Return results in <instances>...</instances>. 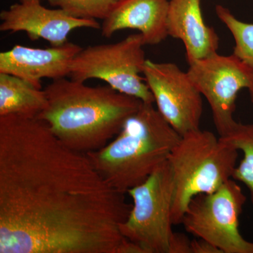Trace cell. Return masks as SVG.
I'll return each mask as SVG.
<instances>
[{"instance_id": "3", "label": "cell", "mask_w": 253, "mask_h": 253, "mask_svg": "<svg viewBox=\"0 0 253 253\" xmlns=\"http://www.w3.org/2000/svg\"><path fill=\"white\" fill-rule=\"evenodd\" d=\"M154 104L143 102L109 144L86 154L103 179L123 194L146 181L180 139Z\"/></svg>"}, {"instance_id": "16", "label": "cell", "mask_w": 253, "mask_h": 253, "mask_svg": "<svg viewBox=\"0 0 253 253\" xmlns=\"http://www.w3.org/2000/svg\"><path fill=\"white\" fill-rule=\"evenodd\" d=\"M216 14L231 32L235 46L234 54L253 70V23H244L237 19L230 10L217 5Z\"/></svg>"}, {"instance_id": "14", "label": "cell", "mask_w": 253, "mask_h": 253, "mask_svg": "<svg viewBox=\"0 0 253 253\" xmlns=\"http://www.w3.org/2000/svg\"><path fill=\"white\" fill-rule=\"evenodd\" d=\"M46 104L44 89L12 75L0 73V116L37 117Z\"/></svg>"}, {"instance_id": "4", "label": "cell", "mask_w": 253, "mask_h": 253, "mask_svg": "<svg viewBox=\"0 0 253 253\" xmlns=\"http://www.w3.org/2000/svg\"><path fill=\"white\" fill-rule=\"evenodd\" d=\"M239 151L215 134L201 129L189 131L168 156L174 180L173 225L181 224L191 200L212 194L232 179Z\"/></svg>"}, {"instance_id": "17", "label": "cell", "mask_w": 253, "mask_h": 253, "mask_svg": "<svg viewBox=\"0 0 253 253\" xmlns=\"http://www.w3.org/2000/svg\"><path fill=\"white\" fill-rule=\"evenodd\" d=\"M73 17L104 20L121 0H42Z\"/></svg>"}, {"instance_id": "18", "label": "cell", "mask_w": 253, "mask_h": 253, "mask_svg": "<svg viewBox=\"0 0 253 253\" xmlns=\"http://www.w3.org/2000/svg\"><path fill=\"white\" fill-rule=\"evenodd\" d=\"M169 253H191V241L182 233L173 232Z\"/></svg>"}, {"instance_id": "8", "label": "cell", "mask_w": 253, "mask_h": 253, "mask_svg": "<svg viewBox=\"0 0 253 253\" xmlns=\"http://www.w3.org/2000/svg\"><path fill=\"white\" fill-rule=\"evenodd\" d=\"M187 73L202 96L207 99L219 136L238 124L234 118L238 94L248 89L253 103V70L234 54H216L189 63Z\"/></svg>"}, {"instance_id": "19", "label": "cell", "mask_w": 253, "mask_h": 253, "mask_svg": "<svg viewBox=\"0 0 253 253\" xmlns=\"http://www.w3.org/2000/svg\"><path fill=\"white\" fill-rule=\"evenodd\" d=\"M191 253H222L215 246L206 240L199 239L191 241Z\"/></svg>"}, {"instance_id": "10", "label": "cell", "mask_w": 253, "mask_h": 253, "mask_svg": "<svg viewBox=\"0 0 253 253\" xmlns=\"http://www.w3.org/2000/svg\"><path fill=\"white\" fill-rule=\"evenodd\" d=\"M42 0H18L0 13V31L25 32L31 41L43 39L51 46L68 42L70 33L81 28L101 29L97 20L73 17L60 9H49Z\"/></svg>"}, {"instance_id": "9", "label": "cell", "mask_w": 253, "mask_h": 253, "mask_svg": "<svg viewBox=\"0 0 253 253\" xmlns=\"http://www.w3.org/2000/svg\"><path fill=\"white\" fill-rule=\"evenodd\" d=\"M143 75L158 111L181 136L200 129L202 94L187 71H181L174 63L146 59Z\"/></svg>"}, {"instance_id": "1", "label": "cell", "mask_w": 253, "mask_h": 253, "mask_svg": "<svg viewBox=\"0 0 253 253\" xmlns=\"http://www.w3.org/2000/svg\"><path fill=\"white\" fill-rule=\"evenodd\" d=\"M125 195L42 120L0 116V253H122Z\"/></svg>"}, {"instance_id": "6", "label": "cell", "mask_w": 253, "mask_h": 253, "mask_svg": "<svg viewBox=\"0 0 253 253\" xmlns=\"http://www.w3.org/2000/svg\"><path fill=\"white\" fill-rule=\"evenodd\" d=\"M174 190L172 169L167 160L142 184L128 191L133 205L126 220L120 224V230L144 253H169Z\"/></svg>"}, {"instance_id": "12", "label": "cell", "mask_w": 253, "mask_h": 253, "mask_svg": "<svg viewBox=\"0 0 253 253\" xmlns=\"http://www.w3.org/2000/svg\"><path fill=\"white\" fill-rule=\"evenodd\" d=\"M169 0H121L101 25V36L111 38L126 29L137 30L145 44H159L168 36Z\"/></svg>"}, {"instance_id": "11", "label": "cell", "mask_w": 253, "mask_h": 253, "mask_svg": "<svg viewBox=\"0 0 253 253\" xmlns=\"http://www.w3.org/2000/svg\"><path fill=\"white\" fill-rule=\"evenodd\" d=\"M82 49L69 42L46 49L15 45L0 53V73L16 76L42 89L43 78L54 81L69 76L73 60Z\"/></svg>"}, {"instance_id": "5", "label": "cell", "mask_w": 253, "mask_h": 253, "mask_svg": "<svg viewBox=\"0 0 253 253\" xmlns=\"http://www.w3.org/2000/svg\"><path fill=\"white\" fill-rule=\"evenodd\" d=\"M144 45L139 33L113 44L83 48L73 60L70 78L83 83L101 80L120 92L155 104L154 95L140 76L146 61Z\"/></svg>"}, {"instance_id": "15", "label": "cell", "mask_w": 253, "mask_h": 253, "mask_svg": "<svg viewBox=\"0 0 253 253\" xmlns=\"http://www.w3.org/2000/svg\"><path fill=\"white\" fill-rule=\"evenodd\" d=\"M219 137L226 144L242 151L244 158L236 166L232 179L246 186L253 205V124L238 123L229 134Z\"/></svg>"}, {"instance_id": "13", "label": "cell", "mask_w": 253, "mask_h": 253, "mask_svg": "<svg viewBox=\"0 0 253 253\" xmlns=\"http://www.w3.org/2000/svg\"><path fill=\"white\" fill-rule=\"evenodd\" d=\"M201 1L169 0L168 35L184 43L189 64L216 54L219 48V37L205 22Z\"/></svg>"}, {"instance_id": "7", "label": "cell", "mask_w": 253, "mask_h": 253, "mask_svg": "<svg viewBox=\"0 0 253 253\" xmlns=\"http://www.w3.org/2000/svg\"><path fill=\"white\" fill-rule=\"evenodd\" d=\"M246 202L241 186L233 179L212 194L191 200L181 224L186 231L215 246L222 253H253V242L239 231V218Z\"/></svg>"}, {"instance_id": "2", "label": "cell", "mask_w": 253, "mask_h": 253, "mask_svg": "<svg viewBox=\"0 0 253 253\" xmlns=\"http://www.w3.org/2000/svg\"><path fill=\"white\" fill-rule=\"evenodd\" d=\"M44 90L47 104L37 118L63 144L84 154L109 144L143 103L109 85L91 86L66 78Z\"/></svg>"}]
</instances>
